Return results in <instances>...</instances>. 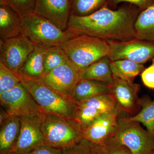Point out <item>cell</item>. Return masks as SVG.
I'll return each instance as SVG.
<instances>
[{
  "label": "cell",
  "mask_w": 154,
  "mask_h": 154,
  "mask_svg": "<svg viewBox=\"0 0 154 154\" xmlns=\"http://www.w3.org/2000/svg\"><path fill=\"white\" fill-rule=\"evenodd\" d=\"M138 16L137 11L132 8L113 10L107 3L88 16L70 15L67 29L77 35L84 34L106 41H129L136 38L134 24Z\"/></svg>",
  "instance_id": "cell-1"
},
{
  "label": "cell",
  "mask_w": 154,
  "mask_h": 154,
  "mask_svg": "<svg viewBox=\"0 0 154 154\" xmlns=\"http://www.w3.org/2000/svg\"><path fill=\"white\" fill-rule=\"evenodd\" d=\"M44 113L74 119L78 102L58 93L40 79L15 72Z\"/></svg>",
  "instance_id": "cell-2"
},
{
  "label": "cell",
  "mask_w": 154,
  "mask_h": 154,
  "mask_svg": "<svg viewBox=\"0 0 154 154\" xmlns=\"http://www.w3.org/2000/svg\"><path fill=\"white\" fill-rule=\"evenodd\" d=\"M41 130L45 144L61 150L85 138V131L74 119L54 114H43Z\"/></svg>",
  "instance_id": "cell-3"
},
{
  "label": "cell",
  "mask_w": 154,
  "mask_h": 154,
  "mask_svg": "<svg viewBox=\"0 0 154 154\" xmlns=\"http://www.w3.org/2000/svg\"><path fill=\"white\" fill-rule=\"evenodd\" d=\"M21 20L22 34L34 44L45 48L61 46L77 35L68 29L63 30L33 11L21 17Z\"/></svg>",
  "instance_id": "cell-4"
},
{
  "label": "cell",
  "mask_w": 154,
  "mask_h": 154,
  "mask_svg": "<svg viewBox=\"0 0 154 154\" xmlns=\"http://www.w3.org/2000/svg\"><path fill=\"white\" fill-rule=\"evenodd\" d=\"M60 47L69 60L80 71L107 56L109 51L107 41L84 34L71 38Z\"/></svg>",
  "instance_id": "cell-5"
},
{
  "label": "cell",
  "mask_w": 154,
  "mask_h": 154,
  "mask_svg": "<svg viewBox=\"0 0 154 154\" xmlns=\"http://www.w3.org/2000/svg\"><path fill=\"white\" fill-rule=\"evenodd\" d=\"M108 139L125 146L133 154H152L154 151V136L139 122L128 121L125 117H118L115 130Z\"/></svg>",
  "instance_id": "cell-6"
},
{
  "label": "cell",
  "mask_w": 154,
  "mask_h": 154,
  "mask_svg": "<svg viewBox=\"0 0 154 154\" xmlns=\"http://www.w3.org/2000/svg\"><path fill=\"white\" fill-rule=\"evenodd\" d=\"M0 104L9 116L22 117L42 116L44 113L21 82L10 91L0 94Z\"/></svg>",
  "instance_id": "cell-7"
},
{
  "label": "cell",
  "mask_w": 154,
  "mask_h": 154,
  "mask_svg": "<svg viewBox=\"0 0 154 154\" xmlns=\"http://www.w3.org/2000/svg\"><path fill=\"white\" fill-rule=\"evenodd\" d=\"M110 61L129 60L137 63L154 61V42L135 38L129 41H108Z\"/></svg>",
  "instance_id": "cell-8"
},
{
  "label": "cell",
  "mask_w": 154,
  "mask_h": 154,
  "mask_svg": "<svg viewBox=\"0 0 154 154\" xmlns=\"http://www.w3.org/2000/svg\"><path fill=\"white\" fill-rule=\"evenodd\" d=\"M0 42V62L14 72H19L35 44L23 34Z\"/></svg>",
  "instance_id": "cell-9"
},
{
  "label": "cell",
  "mask_w": 154,
  "mask_h": 154,
  "mask_svg": "<svg viewBox=\"0 0 154 154\" xmlns=\"http://www.w3.org/2000/svg\"><path fill=\"white\" fill-rule=\"evenodd\" d=\"M40 79L58 93L72 98L74 89L82 79L80 70L69 60L53 69Z\"/></svg>",
  "instance_id": "cell-10"
},
{
  "label": "cell",
  "mask_w": 154,
  "mask_h": 154,
  "mask_svg": "<svg viewBox=\"0 0 154 154\" xmlns=\"http://www.w3.org/2000/svg\"><path fill=\"white\" fill-rule=\"evenodd\" d=\"M42 115L21 117L20 134L13 152L27 154L45 145L41 130Z\"/></svg>",
  "instance_id": "cell-11"
},
{
  "label": "cell",
  "mask_w": 154,
  "mask_h": 154,
  "mask_svg": "<svg viewBox=\"0 0 154 154\" xmlns=\"http://www.w3.org/2000/svg\"><path fill=\"white\" fill-rule=\"evenodd\" d=\"M111 93L114 97L119 110L132 114L136 113L141 107L138 98L140 85L113 77Z\"/></svg>",
  "instance_id": "cell-12"
},
{
  "label": "cell",
  "mask_w": 154,
  "mask_h": 154,
  "mask_svg": "<svg viewBox=\"0 0 154 154\" xmlns=\"http://www.w3.org/2000/svg\"><path fill=\"white\" fill-rule=\"evenodd\" d=\"M71 0H36L33 11L62 29H67Z\"/></svg>",
  "instance_id": "cell-13"
},
{
  "label": "cell",
  "mask_w": 154,
  "mask_h": 154,
  "mask_svg": "<svg viewBox=\"0 0 154 154\" xmlns=\"http://www.w3.org/2000/svg\"><path fill=\"white\" fill-rule=\"evenodd\" d=\"M120 110L101 114L85 130V138L93 144H103L113 133Z\"/></svg>",
  "instance_id": "cell-14"
},
{
  "label": "cell",
  "mask_w": 154,
  "mask_h": 154,
  "mask_svg": "<svg viewBox=\"0 0 154 154\" xmlns=\"http://www.w3.org/2000/svg\"><path fill=\"white\" fill-rule=\"evenodd\" d=\"M21 117L9 116L1 123L0 154L13 152L21 129Z\"/></svg>",
  "instance_id": "cell-15"
},
{
  "label": "cell",
  "mask_w": 154,
  "mask_h": 154,
  "mask_svg": "<svg viewBox=\"0 0 154 154\" xmlns=\"http://www.w3.org/2000/svg\"><path fill=\"white\" fill-rule=\"evenodd\" d=\"M22 34L21 17L9 6L0 3V42Z\"/></svg>",
  "instance_id": "cell-16"
},
{
  "label": "cell",
  "mask_w": 154,
  "mask_h": 154,
  "mask_svg": "<svg viewBox=\"0 0 154 154\" xmlns=\"http://www.w3.org/2000/svg\"><path fill=\"white\" fill-rule=\"evenodd\" d=\"M112 86L98 81L81 79L72 94V97L79 102L95 97L111 93Z\"/></svg>",
  "instance_id": "cell-17"
},
{
  "label": "cell",
  "mask_w": 154,
  "mask_h": 154,
  "mask_svg": "<svg viewBox=\"0 0 154 154\" xmlns=\"http://www.w3.org/2000/svg\"><path fill=\"white\" fill-rule=\"evenodd\" d=\"M110 60L108 57H105L80 71L82 79L93 80L112 86L113 77L110 67Z\"/></svg>",
  "instance_id": "cell-18"
},
{
  "label": "cell",
  "mask_w": 154,
  "mask_h": 154,
  "mask_svg": "<svg viewBox=\"0 0 154 154\" xmlns=\"http://www.w3.org/2000/svg\"><path fill=\"white\" fill-rule=\"evenodd\" d=\"M134 29L136 38L154 42V3L139 14Z\"/></svg>",
  "instance_id": "cell-19"
},
{
  "label": "cell",
  "mask_w": 154,
  "mask_h": 154,
  "mask_svg": "<svg viewBox=\"0 0 154 154\" xmlns=\"http://www.w3.org/2000/svg\"><path fill=\"white\" fill-rule=\"evenodd\" d=\"M45 48L35 45L19 72L32 78L41 79L44 75V53Z\"/></svg>",
  "instance_id": "cell-20"
},
{
  "label": "cell",
  "mask_w": 154,
  "mask_h": 154,
  "mask_svg": "<svg viewBox=\"0 0 154 154\" xmlns=\"http://www.w3.org/2000/svg\"><path fill=\"white\" fill-rule=\"evenodd\" d=\"M110 67L113 77L130 82L145 69L143 64L127 59L110 61Z\"/></svg>",
  "instance_id": "cell-21"
},
{
  "label": "cell",
  "mask_w": 154,
  "mask_h": 154,
  "mask_svg": "<svg viewBox=\"0 0 154 154\" xmlns=\"http://www.w3.org/2000/svg\"><path fill=\"white\" fill-rule=\"evenodd\" d=\"M140 102L142 110L133 116L125 117L128 121L143 123L154 136V100L151 101L145 98L140 99Z\"/></svg>",
  "instance_id": "cell-22"
},
{
  "label": "cell",
  "mask_w": 154,
  "mask_h": 154,
  "mask_svg": "<svg viewBox=\"0 0 154 154\" xmlns=\"http://www.w3.org/2000/svg\"><path fill=\"white\" fill-rule=\"evenodd\" d=\"M69 60L60 46L45 48L44 53V75Z\"/></svg>",
  "instance_id": "cell-23"
},
{
  "label": "cell",
  "mask_w": 154,
  "mask_h": 154,
  "mask_svg": "<svg viewBox=\"0 0 154 154\" xmlns=\"http://www.w3.org/2000/svg\"><path fill=\"white\" fill-rule=\"evenodd\" d=\"M108 0H73L71 15L85 17L93 14L107 4Z\"/></svg>",
  "instance_id": "cell-24"
},
{
  "label": "cell",
  "mask_w": 154,
  "mask_h": 154,
  "mask_svg": "<svg viewBox=\"0 0 154 154\" xmlns=\"http://www.w3.org/2000/svg\"><path fill=\"white\" fill-rule=\"evenodd\" d=\"M103 113L96 108L78 102L74 119L85 131Z\"/></svg>",
  "instance_id": "cell-25"
},
{
  "label": "cell",
  "mask_w": 154,
  "mask_h": 154,
  "mask_svg": "<svg viewBox=\"0 0 154 154\" xmlns=\"http://www.w3.org/2000/svg\"><path fill=\"white\" fill-rule=\"evenodd\" d=\"M20 82L16 73L0 62V94L10 91Z\"/></svg>",
  "instance_id": "cell-26"
},
{
  "label": "cell",
  "mask_w": 154,
  "mask_h": 154,
  "mask_svg": "<svg viewBox=\"0 0 154 154\" xmlns=\"http://www.w3.org/2000/svg\"><path fill=\"white\" fill-rule=\"evenodd\" d=\"M36 0H0L9 6L21 17L25 14L33 11Z\"/></svg>",
  "instance_id": "cell-27"
},
{
  "label": "cell",
  "mask_w": 154,
  "mask_h": 154,
  "mask_svg": "<svg viewBox=\"0 0 154 154\" xmlns=\"http://www.w3.org/2000/svg\"><path fill=\"white\" fill-rule=\"evenodd\" d=\"M92 143L84 138L79 143L62 150L61 154H90Z\"/></svg>",
  "instance_id": "cell-28"
},
{
  "label": "cell",
  "mask_w": 154,
  "mask_h": 154,
  "mask_svg": "<svg viewBox=\"0 0 154 154\" xmlns=\"http://www.w3.org/2000/svg\"><path fill=\"white\" fill-rule=\"evenodd\" d=\"M103 144L106 154H133L125 146L110 139H107Z\"/></svg>",
  "instance_id": "cell-29"
},
{
  "label": "cell",
  "mask_w": 154,
  "mask_h": 154,
  "mask_svg": "<svg viewBox=\"0 0 154 154\" xmlns=\"http://www.w3.org/2000/svg\"><path fill=\"white\" fill-rule=\"evenodd\" d=\"M140 75L144 85L149 89L154 90V61L150 66L143 71Z\"/></svg>",
  "instance_id": "cell-30"
},
{
  "label": "cell",
  "mask_w": 154,
  "mask_h": 154,
  "mask_svg": "<svg viewBox=\"0 0 154 154\" xmlns=\"http://www.w3.org/2000/svg\"><path fill=\"white\" fill-rule=\"evenodd\" d=\"M128 2L136 6L142 11L153 4V0H109L110 5L116 6L121 2Z\"/></svg>",
  "instance_id": "cell-31"
},
{
  "label": "cell",
  "mask_w": 154,
  "mask_h": 154,
  "mask_svg": "<svg viewBox=\"0 0 154 154\" xmlns=\"http://www.w3.org/2000/svg\"><path fill=\"white\" fill-rule=\"evenodd\" d=\"M62 150L46 145L38 147L27 154H61Z\"/></svg>",
  "instance_id": "cell-32"
},
{
  "label": "cell",
  "mask_w": 154,
  "mask_h": 154,
  "mask_svg": "<svg viewBox=\"0 0 154 154\" xmlns=\"http://www.w3.org/2000/svg\"><path fill=\"white\" fill-rule=\"evenodd\" d=\"M90 154H106L103 144L96 145L92 144Z\"/></svg>",
  "instance_id": "cell-33"
},
{
  "label": "cell",
  "mask_w": 154,
  "mask_h": 154,
  "mask_svg": "<svg viewBox=\"0 0 154 154\" xmlns=\"http://www.w3.org/2000/svg\"><path fill=\"white\" fill-rule=\"evenodd\" d=\"M8 154H16V153L15 152H10V153H9Z\"/></svg>",
  "instance_id": "cell-34"
},
{
  "label": "cell",
  "mask_w": 154,
  "mask_h": 154,
  "mask_svg": "<svg viewBox=\"0 0 154 154\" xmlns=\"http://www.w3.org/2000/svg\"><path fill=\"white\" fill-rule=\"evenodd\" d=\"M152 154H154V152H153Z\"/></svg>",
  "instance_id": "cell-35"
},
{
  "label": "cell",
  "mask_w": 154,
  "mask_h": 154,
  "mask_svg": "<svg viewBox=\"0 0 154 154\" xmlns=\"http://www.w3.org/2000/svg\"><path fill=\"white\" fill-rule=\"evenodd\" d=\"M153 1H154V0H153Z\"/></svg>",
  "instance_id": "cell-36"
}]
</instances>
